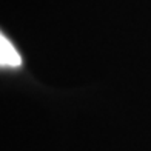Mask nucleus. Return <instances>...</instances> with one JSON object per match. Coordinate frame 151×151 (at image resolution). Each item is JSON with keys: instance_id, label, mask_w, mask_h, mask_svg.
Returning <instances> with one entry per match:
<instances>
[{"instance_id": "nucleus-1", "label": "nucleus", "mask_w": 151, "mask_h": 151, "mask_svg": "<svg viewBox=\"0 0 151 151\" xmlns=\"http://www.w3.org/2000/svg\"><path fill=\"white\" fill-rule=\"evenodd\" d=\"M0 63L2 66H19L22 63L19 52L11 45L9 40L5 39V36L0 37Z\"/></svg>"}]
</instances>
